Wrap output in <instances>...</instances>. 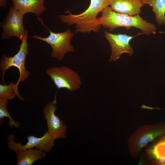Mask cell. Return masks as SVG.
<instances>
[{
    "label": "cell",
    "instance_id": "cell-1",
    "mask_svg": "<svg viewBox=\"0 0 165 165\" xmlns=\"http://www.w3.org/2000/svg\"><path fill=\"white\" fill-rule=\"evenodd\" d=\"M101 12V16L97 18V24L108 29L111 32L118 28L124 27L129 30L133 27L149 35L157 30L155 24L144 20L139 14L130 16L119 13L113 10L109 6L105 7Z\"/></svg>",
    "mask_w": 165,
    "mask_h": 165
},
{
    "label": "cell",
    "instance_id": "cell-14",
    "mask_svg": "<svg viewBox=\"0 0 165 165\" xmlns=\"http://www.w3.org/2000/svg\"><path fill=\"white\" fill-rule=\"evenodd\" d=\"M15 152L16 165H31L38 160L44 159L46 156V153L36 148L22 149Z\"/></svg>",
    "mask_w": 165,
    "mask_h": 165
},
{
    "label": "cell",
    "instance_id": "cell-15",
    "mask_svg": "<svg viewBox=\"0 0 165 165\" xmlns=\"http://www.w3.org/2000/svg\"><path fill=\"white\" fill-rule=\"evenodd\" d=\"M141 3L148 4L152 8L157 24L165 26V0H141Z\"/></svg>",
    "mask_w": 165,
    "mask_h": 165
},
{
    "label": "cell",
    "instance_id": "cell-4",
    "mask_svg": "<svg viewBox=\"0 0 165 165\" xmlns=\"http://www.w3.org/2000/svg\"><path fill=\"white\" fill-rule=\"evenodd\" d=\"M28 32L25 31V33L21 40L22 43L20 46V49L18 52L13 57H7L6 55L2 56L0 61V69L2 72L3 80L6 71L10 67L14 66L17 68L19 71V78L16 83L18 89V85L20 82H23L29 77L30 72L27 71L25 67L26 56L28 54V43L27 42Z\"/></svg>",
    "mask_w": 165,
    "mask_h": 165
},
{
    "label": "cell",
    "instance_id": "cell-17",
    "mask_svg": "<svg viewBox=\"0 0 165 165\" xmlns=\"http://www.w3.org/2000/svg\"><path fill=\"white\" fill-rule=\"evenodd\" d=\"M8 101L6 99L0 98V124L2 125L4 122V118L8 117L9 119L8 125L9 127L19 128L20 123L13 119L7 108Z\"/></svg>",
    "mask_w": 165,
    "mask_h": 165
},
{
    "label": "cell",
    "instance_id": "cell-9",
    "mask_svg": "<svg viewBox=\"0 0 165 165\" xmlns=\"http://www.w3.org/2000/svg\"><path fill=\"white\" fill-rule=\"evenodd\" d=\"M56 95L54 100L46 104L42 113L46 122L48 131L55 140L65 137L67 127L63 121L57 116V108Z\"/></svg>",
    "mask_w": 165,
    "mask_h": 165
},
{
    "label": "cell",
    "instance_id": "cell-13",
    "mask_svg": "<svg viewBox=\"0 0 165 165\" xmlns=\"http://www.w3.org/2000/svg\"><path fill=\"white\" fill-rule=\"evenodd\" d=\"M110 8L116 12L130 16L139 14L144 6L141 0H109Z\"/></svg>",
    "mask_w": 165,
    "mask_h": 165
},
{
    "label": "cell",
    "instance_id": "cell-2",
    "mask_svg": "<svg viewBox=\"0 0 165 165\" xmlns=\"http://www.w3.org/2000/svg\"><path fill=\"white\" fill-rule=\"evenodd\" d=\"M88 8L83 12L77 15L73 14L69 11L68 15L58 16L61 21L68 26L75 24V33L78 32L90 33L92 31L98 32L101 26L98 24L97 16L106 7L110 5L109 0H90Z\"/></svg>",
    "mask_w": 165,
    "mask_h": 165
},
{
    "label": "cell",
    "instance_id": "cell-18",
    "mask_svg": "<svg viewBox=\"0 0 165 165\" xmlns=\"http://www.w3.org/2000/svg\"><path fill=\"white\" fill-rule=\"evenodd\" d=\"M7 0H0V7H5L6 6Z\"/></svg>",
    "mask_w": 165,
    "mask_h": 165
},
{
    "label": "cell",
    "instance_id": "cell-3",
    "mask_svg": "<svg viewBox=\"0 0 165 165\" xmlns=\"http://www.w3.org/2000/svg\"><path fill=\"white\" fill-rule=\"evenodd\" d=\"M165 134V123L158 122L139 126L127 140L129 154L136 159L142 150L158 137Z\"/></svg>",
    "mask_w": 165,
    "mask_h": 165
},
{
    "label": "cell",
    "instance_id": "cell-16",
    "mask_svg": "<svg viewBox=\"0 0 165 165\" xmlns=\"http://www.w3.org/2000/svg\"><path fill=\"white\" fill-rule=\"evenodd\" d=\"M17 97L24 101V99L21 96L16 84L12 82L8 85L0 84V98L12 100Z\"/></svg>",
    "mask_w": 165,
    "mask_h": 165
},
{
    "label": "cell",
    "instance_id": "cell-6",
    "mask_svg": "<svg viewBox=\"0 0 165 165\" xmlns=\"http://www.w3.org/2000/svg\"><path fill=\"white\" fill-rule=\"evenodd\" d=\"M46 72L58 89L65 88L72 92L79 89L81 85L78 73L67 66L49 68Z\"/></svg>",
    "mask_w": 165,
    "mask_h": 165
},
{
    "label": "cell",
    "instance_id": "cell-12",
    "mask_svg": "<svg viewBox=\"0 0 165 165\" xmlns=\"http://www.w3.org/2000/svg\"><path fill=\"white\" fill-rule=\"evenodd\" d=\"M13 6L22 15L31 13L36 15L42 25L45 26L42 19L39 17L41 14L46 9L44 3L45 0H11Z\"/></svg>",
    "mask_w": 165,
    "mask_h": 165
},
{
    "label": "cell",
    "instance_id": "cell-7",
    "mask_svg": "<svg viewBox=\"0 0 165 165\" xmlns=\"http://www.w3.org/2000/svg\"><path fill=\"white\" fill-rule=\"evenodd\" d=\"M15 137L13 134H8L7 143L9 149L15 152L19 150L36 147V149L46 153L52 150L54 146L55 140L48 131L45 132L43 136L40 138L33 135L28 136L27 142L23 145L20 142H15L14 141Z\"/></svg>",
    "mask_w": 165,
    "mask_h": 165
},
{
    "label": "cell",
    "instance_id": "cell-19",
    "mask_svg": "<svg viewBox=\"0 0 165 165\" xmlns=\"http://www.w3.org/2000/svg\"><path fill=\"white\" fill-rule=\"evenodd\" d=\"M160 165H165V162L162 163Z\"/></svg>",
    "mask_w": 165,
    "mask_h": 165
},
{
    "label": "cell",
    "instance_id": "cell-11",
    "mask_svg": "<svg viewBox=\"0 0 165 165\" xmlns=\"http://www.w3.org/2000/svg\"><path fill=\"white\" fill-rule=\"evenodd\" d=\"M144 154L150 165H160L165 162V134L149 143L145 148Z\"/></svg>",
    "mask_w": 165,
    "mask_h": 165
},
{
    "label": "cell",
    "instance_id": "cell-10",
    "mask_svg": "<svg viewBox=\"0 0 165 165\" xmlns=\"http://www.w3.org/2000/svg\"><path fill=\"white\" fill-rule=\"evenodd\" d=\"M104 36L109 42L111 46L112 53L109 61H115L120 58L124 53L132 55L134 53L133 49L130 45V42L134 36L124 34L108 32L104 30Z\"/></svg>",
    "mask_w": 165,
    "mask_h": 165
},
{
    "label": "cell",
    "instance_id": "cell-5",
    "mask_svg": "<svg viewBox=\"0 0 165 165\" xmlns=\"http://www.w3.org/2000/svg\"><path fill=\"white\" fill-rule=\"evenodd\" d=\"M50 35L46 38L34 35L32 38H36L48 44L51 47V57L61 61L65 55L69 52L75 51L73 46L70 43L74 34L69 28L64 32L54 33L48 29Z\"/></svg>",
    "mask_w": 165,
    "mask_h": 165
},
{
    "label": "cell",
    "instance_id": "cell-8",
    "mask_svg": "<svg viewBox=\"0 0 165 165\" xmlns=\"http://www.w3.org/2000/svg\"><path fill=\"white\" fill-rule=\"evenodd\" d=\"M24 16L13 6H11L9 13L1 25L2 28V38L9 39L13 37H17L22 40L25 33L24 27Z\"/></svg>",
    "mask_w": 165,
    "mask_h": 165
}]
</instances>
